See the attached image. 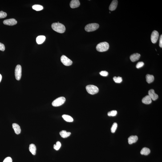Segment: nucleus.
Segmentation results:
<instances>
[{"label":"nucleus","mask_w":162,"mask_h":162,"mask_svg":"<svg viewBox=\"0 0 162 162\" xmlns=\"http://www.w3.org/2000/svg\"><path fill=\"white\" fill-rule=\"evenodd\" d=\"M51 27L54 31L60 34L63 33L65 31V27L62 23H55L52 24Z\"/></svg>","instance_id":"f257e3e1"},{"label":"nucleus","mask_w":162,"mask_h":162,"mask_svg":"<svg viewBox=\"0 0 162 162\" xmlns=\"http://www.w3.org/2000/svg\"><path fill=\"white\" fill-rule=\"evenodd\" d=\"M109 47V44L107 42H102L97 45L96 49L99 52H103L108 50Z\"/></svg>","instance_id":"f03ea898"},{"label":"nucleus","mask_w":162,"mask_h":162,"mask_svg":"<svg viewBox=\"0 0 162 162\" xmlns=\"http://www.w3.org/2000/svg\"><path fill=\"white\" fill-rule=\"evenodd\" d=\"M86 89L87 92L91 95L96 94L99 91V89L98 87L93 85H88L86 86Z\"/></svg>","instance_id":"7ed1b4c3"},{"label":"nucleus","mask_w":162,"mask_h":162,"mask_svg":"<svg viewBox=\"0 0 162 162\" xmlns=\"http://www.w3.org/2000/svg\"><path fill=\"white\" fill-rule=\"evenodd\" d=\"M99 25L96 23H92L87 25L85 27V30L87 32L95 31L99 28Z\"/></svg>","instance_id":"20e7f679"},{"label":"nucleus","mask_w":162,"mask_h":162,"mask_svg":"<svg viewBox=\"0 0 162 162\" xmlns=\"http://www.w3.org/2000/svg\"><path fill=\"white\" fill-rule=\"evenodd\" d=\"M65 101L66 99L64 97H59L52 102V105L54 107H58L63 104Z\"/></svg>","instance_id":"39448f33"},{"label":"nucleus","mask_w":162,"mask_h":162,"mask_svg":"<svg viewBox=\"0 0 162 162\" xmlns=\"http://www.w3.org/2000/svg\"><path fill=\"white\" fill-rule=\"evenodd\" d=\"M22 75V66L18 65L16 66L15 70V75L16 79L17 80H20L21 79Z\"/></svg>","instance_id":"423d86ee"},{"label":"nucleus","mask_w":162,"mask_h":162,"mask_svg":"<svg viewBox=\"0 0 162 162\" xmlns=\"http://www.w3.org/2000/svg\"><path fill=\"white\" fill-rule=\"evenodd\" d=\"M61 61L64 65L66 66H71L72 64V61L64 55L61 57Z\"/></svg>","instance_id":"0eeeda50"},{"label":"nucleus","mask_w":162,"mask_h":162,"mask_svg":"<svg viewBox=\"0 0 162 162\" xmlns=\"http://www.w3.org/2000/svg\"><path fill=\"white\" fill-rule=\"evenodd\" d=\"M159 34L158 32L156 30H154L152 32L151 35V42L153 43H156L158 39Z\"/></svg>","instance_id":"6e6552de"},{"label":"nucleus","mask_w":162,"mask_h":162,"mask_svg":"<svg viewBox=\"0 0 162 162\" xmlns=\"http://www.w3.org/2000/svg\"><path fill=\"white\" fill-rule=\"evenodd\" d=\"M4 24L8 26H13L17 24V22L16 20L13 18L5 20L3 22Z\"/></svg>","instance_id":"1a4fd4ad"},{"label":"nucleus","mask_w":162,"mask_h":162,"mask_svg":"<svg viewBox=\"0 0 162 162\" xmlns=\"http://www.w3.org/2000/svg\"><path fill=\"white\" fill-rule=\"evenodd\" d=\"M148 95L151 98L152 100L155 101L158 98V95L155 93L153 89H151L148 91Z\"/></svg>","instance_id":"9d476101"},{"label":"nucleus","mask_w":162,"mask_h":162,"mask_svg":"<svg viewBox=\"0 0 162 162\" xmlns=\"http://www.w3.org/2000/svg\"><path fill=\"white\" fill-rule=\"evenodd\" d=\"M80 5V2L78 0H72L70 4V7L72 9L79 7Z\"/></svg>","instance_id":"9b49d317"},{"label":"nucleus","mask_w":162,"mask_h":162,"mask_svg":"<svg viewBox=\"0 0 162 162\" xmlns=\"http://www.w3.org/2000/svg\"><path fill=\"white\" fill-rule=\"evenodd\" d=\"M140 57V55L138 53H135L132 54L130 57V59L131 62H135L139 60Z\"/></svg>","instance_id":"f8f14e48"},{"label":"nucleus","mask_w":162,"mask_h":162,"mask_svg":"<svg viewBox=\"0 0 162 162\" xmlns=\"http://www.w3.org/2000/svg\"><path fill=\"white\" fill-rule=\"evenodd\" d=\"M118 1L117 0L112 1L110 5L109 10L111 11L115 10L116 9L118 5Z\"/></svg>","instance_id":"ddd939ff"},{"label":"nucleus","mask_w":162,"mask_h":162,"mask_svg":"<svg viewBox=\"0 0 162 162\" xmlns=\"http://www.w3.org/2000/svg\"><path fill=\"white\" fill-rule=\"evenodd\" d=\"M12 127L14 130V132L17 135H18V134L21 133V128L19 125L16 124V123H13Z\"/></svg>","instance_id":"4468645a"},{"label":"nucleus","mask_w":162,"mask_h":162,"mask_svg":"<svg viewBox=\"0 0 162 162\" xmlns=\"http://www.w3.org/2000/svg\"><path fill=\"white\" fill-rule=\"evenodd\" d=\"M142 101L144 104H148L152 103V100L149 95H147L143 98Z\"/></svg>","instance_id":"2eb2a0df"},{"label":"nucleus","mask_w":162,"mask_h":162,"mask_svg":"<svg viewBox=\"0 0 162 162\" xmlns=\"http://www.w3.org/2000/svg\"><path fill=\"white\" fill-rule=\"evenodd\" d=\"M138 138L137 136H131L128 138V143L130 144L136 142L138 140Z\"/></svg>","instance_id":"dca6fc26"},{"label":"nucleus","mask_w":162,"mask_h":162,"mask_svg":"<svg viewBox=\"0 0 162 162\" xmlns=\"http://www.w3.org/2000/svg\"><path fill=\"white\" fill-rule=\"evenodd\" d=\"M46 37L44 35L38 36L37 37L36 39V41L38 44H41L43 43L46 40Z\"/></svg>","instance_id":"f3484780"},{"label":"nucleus","mask_w":162,"mask_h":162,"mask_svg":"<svg viewBox=\"0 0 162 162\" xmlns=\"http://www.w3.org/2000/svg\"><path fill=\"white\" fill-rule=\"evenodd\" d=\"M29 150L34 155H35L36 153V148L35 145L31 144L30 145L29 147Z\"/></svg>","instance_id":"a211bd4d"},{"label":"nucleus","mask_w":162,"mask_h":162,"mask_svg":"<svg viewBox=\"0 0 162 162\" xmlns=\"http://www.w3.org/2000/svg\"><path fill=\"white\" fill-rule=\"evenodd\" d=\"M61 137L63 138H66L69 137L71 135V133L67 132L66 131L62 130L59 133Z\"/></svg>","instance_id":"6ab92c4d"},{"label":"nucleus","mask_w":162,"mask_h":162,"mask_svg":"<svg viewBox=\"0 0 162 162\" xmlns=\"http://www.w3.org/2000/svg\"><path fill=\"white\" fill-rule=\"evenodd\" d=\"M146 78L147 82L148 83H152L153 81L154 80V77L152 75H149V74H147L146 75Z\"/></svg>","instance_id":"aec40b11"},{"label":"nucleus","mask_w":162,"mask_h":162,"mask_svg":"<svg viewBox=\"0 0 162 162\" xmlns=\"http://www.w3.org/2000/svg\"><path fill=\"white\" fill-rule=\"evenodd\" d=\"M150 152V150L149 149L147 148V147H144L141 151L140 154L141 155L147 156L149 154Z\"/></svg>","instance_id":"412c9836"},{"label":"nucleus","mask_w":162,"mask_h":162,"mask_svg":"<svg viewBox=\"0 0 162 162\" xmlns=\"http://www.w3.org/2000/svg\"><path fill=\"white\" fill-rule=\"evenodd\" d=\"M62 117L66 121L69 122H71L73 121L74 120L73 118L70 116L64 115L62 116Z\"/></svg>","instance_id":"4be33fe9"},{"label":"nucleus","mask_w":162,"mask_h":162,"mask_svg":"<svg viewBox=\"0 0 162 162\" xmlns=\"http://www.w3.org/2000/svg\"><path fill=\"white\" fill-rule=\"evenodd\" d=\"M32 8L34 10L36 11H40L43 10V6L40 5H35L33 6Z\"/></svg>","instance_id":"5701e85b"},{"label":"nucleus","mask_w":162,"mask_h":162,"mask_svg":"<svg viewBox=\"0 0 162 162\" xmlns=\"http://www.w3.org/2000/svg\"><path fill=\"white\" fill-rule=\"evenodd\" d=\"M113 80L115 83H121L123 81L122 78L120 77H114Z\"/></svg>","instance_id":"b1692460"},{"label":"nucleus","mask_w":162,"mask_h":162,"mask_svg":"<svg viewBox=\"0 0 162 162\" xmlns=\"http://www.w3.org/2000/svg\"><path fill=\"white\" fill-rule=\"evenodd\" d=\"M117 127V124L116 123H115L113 124L111 128V131L112 133L115 132L116 131Z\"/></svg>","instance_id":"393cba45"},{"label":"nucleus","mask_w":162,"mask_h":162,"mask_svg":"<svg viewBox=\"0 0 162 162\" xmlns=\"http://www.w3.org/2000/svg\"><path fill=\"white\" fill-rule=\"evenodd\" d=\"M61 146V144L60 142L59 141H57L56 144H54V149L56 150H58L60 148Z\"/></svg>","instance_id":"a878e982"},{"label":"nucleus","mask_w":162,"mask_h":162,"mask_svg":"<svg viewBox=\"0 0 162 162\" xmlns=\"http://www.w3.org/2000/svg\"><path fill=\"white\" fill-rule=\"evenodd\" d=\"M117 113V111L116 110H113V111L108 112L107 113V115L109 116H114L116 115Z\"/></svg>","instance_id":"bb28decb"},{"label":"nucleus","mask_w":162,"mask_h":162,"mask_svg":"<svg viewBox=\"0 0 162 162\" xmlns=\"http://www.w3.org/2000/svg\"><path fill=\"white\" fill-rule=\"evenodd\" d=\"M7 16V14L6 12L2 11L0 12V19L6 18Z\"/></svg>","instance_id":"cd10ccee"},{"label":"nucleus","mask_w":162,"mask_h":162,"mask_svg":"<svg viewBox=\"0 0 162 162\" xmlns=\"http://www.w3.org/2000/svg\"><path fill=\"white\" fill-rule=\"evenodd\" d=\"M144 65V63L143 62H138L136 65L137 68L139 69L141 68Z\"/></svg>","instance_id":"c85d7f7f"},{"label":"nucleus","mask_w":162,"mask_h":162,"mask_svg":"<svg viewBox=\"0 0 162 162\" xmlns=\"http://www.w3.org/2000/svg\"><path fill=\"white\" fill-rule=\"evenodd\" d=\"M100 75L103 76H107L108 75V73L106 71H102L99 73Z\"/></svg>","instance_id":"c756f323"},{"label":"nucleus","mask_w":162,"mask_h":162,"mask_svg":"<svg viewBox=\"0 0 162 162\" xmlns=\"http://www.w3.org/2000/svg\"><path fill=\"white\" fill-rule=\"evenodd\" d=\"M3 162H12V159L10 157H7L5 159Z\"/></svg>","instance_id":"7c9ffc66"},{"label":"nucleus","mask_w":162,"mask_h":162,"mask_svg":"<svg viewBox=\"0 0 162 162\" xmlns=\"http://www.w3.org/2000/svg\"><path fill=\"white\" fill-rule=\"evenodd\" d=\"M5 50V46L3 44L0 42V50L4 51Z\"/></svg>","instance_id":"2f4dec72"},{"label":"nucleus","mask_w":162,"mask_h":162,"mask_svg":"<svg viewBox=\"0 0 162 162\" xmlns=\"http://www.w3.org/2000/svg\"><path fill=\"white\" fill-rule=\"evenodd\" d=\"M159 46L161 48L162 47V35H161L159 40Z\"/></svg>","instance_id":"473e14b6"},{"label":"nucleus","mask_w":162,"mask_h":162,"mask_svg":"<svg viewBox=\"0 0 162 162\" xmlns=\"http://www.w3.org/2000/svg\"><path fill=\"white\" fill-rule=\"evenodd\" d=\"M2 79V75L0 74V82H1V80Z\"/></svg>","instance_id":"72a5a7b5"}]
</instances>
